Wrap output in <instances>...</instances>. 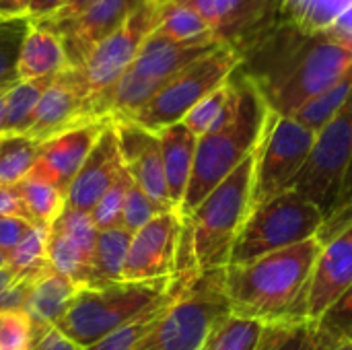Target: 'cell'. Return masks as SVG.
Here are the masks:
<instances>
[{
	"label": "cell",
	"mask_w": 352,
	"mask_h": 350,
	"mask_svg": "<svg viewBox=\"0 0 352 350\" xmlns=\"http://www.w3.org/2000/svg\"><path fill=\"white\" fill-rule=\"evenodd\" d=\"M320 252L322 241L316 237L248 264L227 266L223 291L231 314L264 326L307 322L305 299Z\"/></svg>",
	"instance_id": "cell-1"
},
{
	"label": "cell",
	"mask_w": 352,
	"mask_h": 350,
	"mask_svg": "<svg viewBox=\"0 0 352 350\" xmlns=\"http://www.w3.org/2000/svg\"><path fill=\"white\" fill-rule=\"evenodd\" d=\"M256 151L184 217L177 272L198 276L229 266L237 235L254 208Z\"/></svg>",
	"instance_id": "cell-2"
},
{
	"label": "cell",
	"mask_w": 352,
	"mask_h": 350,
	"mask_svg": "<svg viewBox=\"0 0 352 350\" xmlns=\"http://www.w3.org/2000/svg\"><path fill=\"white\" fill-rule=\"evenodd\" d=\"M241 101L235 118L204 136L198 138L196 159L190 177L186 198L179 215L188 217L227 175H231L262 142L268 122L272 118L258 87L241 74Z\"/></svg>",
	"instance_id": "cell-3"
},
{
	"label": "cell",
	"mask_w": 352,
	"mask_h": 350,
	"mask_svg": "<svg viewBox=\"0 0 352 350\" xmlns=\"http://www.w3.org/2000/svg\"><path fill=\"white\" fill-rule=\"evenodd\" d=\"M179 278L182 274L161 281H122L101 289H80L70 309L56 324V328L82 349H89L140 311L169 295Z\"/></svg>",
	"instance_id": "cell-4"
},
{
	"label": "cell",
	"mask_w": 352,
	"mask_h": 350,
	"mask_svg": "<svg viewBox=\"0 0 352 350\" xmlns=\"http://www.w3.org/2000/svg\"><path fill=\"white\" fill-rule=\"evenodd\" d=\"M324 219V210L316 202L293 190L256 204L237 235L229 266L248 264L272 252L316 239Z\"/></svg>",
	"instance_id": "cell-5"
},
{
	"label": "cell",
	"mask_w": 352,
	"mask_h": 350,
	"mask_svg": "<svg viewBox=\"0 0 352 350\" xmlns=\"http://www.w3.org/2000/svg\"><path fill=\"white\" fill-rule=\"evenodd\" d=\"M223 272L194 276L161 322L134 350H202L208 334L231 309L223 291Z\"/></svg>",
	"instance_id": "cell-6"
},
{
	"label": "cell",
	"mask_w": 352,
	"mask_h": 350,
	"mask_svg": "<svg viewBox=\"0 0 352 350\" xmlns=\"http://www.w3.org/2000/svg\"><path fill=\"white\" fill-rule=\"evenodd\" d=\"M239 66L241 56L225 43L219 45L169 78L163 89L130 118V122L155 134L167 126L179 124L198 101L225 85Z\"/></svg>",
	"instance_id": "cell-7"
},
{
	"label": "cell",
	"mask_w": 352,
	"mask_h": 350,
	"mask_svg": "<svg viewBox=\"0 0 352 350\" xmlns=\"http://www.w3.org/2000/svg\"><path fill=\"white\" fill-rule=\"evenodd\" d=\"M314 142V130L305 128L295 118L276 116L272 111L266 134L256 151L254 206L293 190Z\"/></svg>",
	"instance_id": "cell-8"
},
{
	"label": "cell",
	"mask_w": 352,
	"mask_h": 350,
	"mask_svg": "<svg viewBox=\"0 0 352 350\" xmlns=\"http://www.w3.org/2000/svg\"><path fill=\"white\" fill-rule=\"evenodd\" d=\"M352 159V99L344 109L316 132L309 159L293 184V192L316 202L328 217L340 196Z\"/></svg>",
	"instance_id": "cell-9"
},
{
	"label": "cell",
	"mask_w": 352,
	"mask_h": 350,
	"mask_svg": "<svg viewBox=\"0 0 352 350\" xmlns=\"http://www.w3.org/2000/svg\"><path fill=\"white\" fill-rule=\"evenodd\" d=\"M157 12H159V0H144L128 17V21L109 37H105L101 43H97L91 50V54L85 58V62L78 66L91 93L95 118H99L97 116L99 103L122 78V74L130 68L144 39L155 31Z\"/></svg>",
	"instance_id": "cell-10"
},
{
	"label": "cell",
	"mask_w": 352,
	"mask_h": 350,
	"mask_svg": "<svg viewBox=\"0 0 352 350\" xmlns=\"http://www.w3.org/2000/svg\"><path fill=\"white\" fill-rule=\"evenodd\" d=\"M184 219L177 210H167L132 235L124 281L146 283L177 274Z\"/></svg>",
	"instance_id": "cell-11"
},
{
	"label": "cell",
	"mask_w": 352,
	"mask_h": 350,
	"mask_svg": "<svg viewBox=\"0 0 352 350\" xmlns=\"http://www.w3.org/2000/svg\"><path fill=\"white\" fill-rule=\"evenodd\" d=\"M87 120H95L87 80L80 68L68 66L56 74L43 91L27 136L45 142Z\"/></svg>",
	"instance_id": "cell-12"
},
{
	"label": "cell",
	"mask_w": 352,
	"mask_h": 350,
	"mask_svg": "<svg viewBox=\"0 0 352 350\" xmlns=\"http://www.w3.org/2000/svg\"><path fill=\"white\" fill-rule=\"evenodd\" d=\"M97 233L99 229L95 227L91 212L72 208H64L47 229L50 266L80 289L87 287Z\"/></svg>",
	"instance_id": "cell-13"
},
{
	"label": "cell",
	"mask_w": 352,
	"mask_h": 350,
	"mask_svg": "<svg viewBox=\"0 0 352 350\" xmlns=\"http://www.w3.org/2000/svg\"><path fill=\"white\" fill-rule=\"evenodd\" d=\"M144 0H95L82 14L64 23H43L52 27L64 43L68 64L78 68L91 50L118 31Z\"/></svg>",
	"instance_id": "cell-14"
},
{
	"label": "cell",
	"mask_w": 352,
	"mask_h": 350,
	"mask_svg": "<svg viewBox=\"0 0 352 350\" xmlns=\"http://www.w3.org/2000/svg\"><path fill=\"white\" fill-rule=\"evenodd\" d=\"M352 285V225L322 243L307 299L305 320L318 322L320 316Z\"/></svg>",
	"instance_id": "cell-15"
},
{
	"label": "cell",
	"mask_w": 352,
	"mask_h": 350,
	"mask_svg": "<svg viewBox=\"0 0 352 350\" xmlns=\"http://www.w3.org/2000/svg\"><path fill=\"white\" fill-rule=\"evenodd\" d=\"M113 126L118 132L124 167L132 175L134 184L144 194H148L155 202L173 208L169 202L165 167H163L161 144L157 134L130 120H118L113 122Z\"/></svg>",
	"instance_id": "cell-16"
},
{
	"label": "cell",
	"mask_w": 352,
	"mask_h": 350,
	"mask_svg": "<svg viewBox=\"0 0 352 350\" xmlns=\"http://www.w3.org/2000/svg\"><path fill=\"white\" fill-rule=\"evenodd\" d=\"M124 169L120 140L113 122L105 126L87 161L78 169L66 192V208L91 212L99 198L107 192V188L116 182L120 171Z\"/></svg>",
	"instance_id": "cell-17"
},
{
	"label": "cell",
	"mask_w": 352,
	"mask_h": 350,
	"mask_svg": "<svg viewBox=\"0 0 352 350\" xmlns=\"http://www.w3.org/2000/svg\"><path fill=\"white\" fill-rule=\"evenodd\" d=\"M113 122L109 118H95L87 120L74 128L64 130L62 134L52 136L50 140L41 142L39 149V165L50 173V177L60 186L66 194L72 179L76 177L78 169L87 161L89 153L93 151L95 142L99 140L105 126Z\"/></svg>",
	"instance_id": "cell-18"
},
{
	"label": "cell",
	"mask_w": 352,
	"mask_h": 350,
	"mask_svg": "<svg viewBox=\"0 0 352 350\" xmlns=\"http://www.w3.org/2000/svg\"><path fill=\"white\" fill-rule=\"evenodd\" d=\"M157 138L161 144V157H163V167H165L169 202L179 212L182 202H184L186 192H188V186H190L192 169H194L198 136L192 134L179 122V124H173V126L159 130Z\"/></svg>",
	"instance_id": "cell-19"
},
{
	"label": "cell",
	"mask_w": 352,
	"mask_h": 350,
	"mask_svg": "<svg viewBox=\"0 0 352 350\" xmlns=\"http://www.w3.org/2000/svg\"><path fill=\"white\" fill-rule=\"evenodd\" d=\"M62 37L43 23H31L19 54L16 74L19 80H37L56 76L68 68Z\"/></svg>",
	"instance_id": "cell-20"
},
{
	"label": "cell",
	"mask_w": 352,
	"mask_h": 350,
	"mask_svg": "<svg viewBox=\"0 0 352 350\" xmlns=\"http://www.w3.org/2000/svg\"><path fill=\"white\" fill-rule=\"evenodd\" d=\"M78 291H80L78 285H74L70 278L50 268L33 283L23 311L29 316L33 328L56 326L70 309Z\"/></svg>",
	"instance_id": "cell-21"
},
{
	"label": "cell",
	"mask_w": 352,
	"mask_h": 350,
	"mask_svg": "<svg viewBox=\"0 0 352 350\" xmlns=\"http://www.w3.org/2000/svg\"><path fill=\"white\" fill-rule=\"evenodd\" d=\"M14 190L29 219L39 227L50 229L66 208V194L39 163H35V167L14 186Z\"/></svg>",
	"instance_id": "cell-22"
},
{
	"label": "cell",
	"mask_w": 352,
	"mask_h": 350,
	"mask_svg": "<svg viewBox=\"0 0 352 350\" xmlns=\"http://www.w3.org/2000/svg\"><path fill=\"white\" fill-rule=\"evenodd\" d=\"M130 241H132V233L122 225L97 233L85 289H101L124 281V264H126Z\"/></svg>",
	"instance_id": "cell-23"
},
{
	"label": "cell",
	"mask_w": 352,
	"mask_h": 350,
	"mask_svg": "<svg viewBox=\"0 0 352 350\" xmlns=\"http://www.w3.org/2000/svg\"><path fill=\"white\" fill-rule=\"evenodd\" d=\"M239 101H241V87H239V78H235L233 74L225 85L208 93L202 101H198L182 120V124L200 138L208 132L227 126L235 118L239 109Z\"/></svg>",
	"instance_id": "cell-24"
},
{
	"label": "cell",
	"mask_w": 352,
	"mask_h": 350,
	"mask_svg": "<svg viewBox=\"0 0 352 350\" xmlns=\"http://www.w3.org/2000/svg\"><path fill=\"white\" fill-rule=\"evenodd\" d=\"M182 274L179 283L175 285V289L165 295L161 301H157L155 305L146 307L144 311H140L138 316H134L132 320H128L126 324H122L120 328H116L113 332H109L107 336H103L99 342H95L93 347L85 350H134L151 332L153 328L161 322V318L165 316L167 307L175 301V297L184 291V287L196 276V274H188V272H177Z\"/></svg>",
	"instance_id": "cell-25"
},
{
	"label": "cell",
	"mask_w": 352,
	"mask_h": 350,
	"mask_svg": "<svg viewBox=\"0 0 352 350\" xmlns=\"http://www.w3.org/2000/svg\"><path fill=\"white\" fill-rule=\"evenodd\" d=\"M155 33L165 35L179 43L217 39L202 12L194 4L184 0H159Z\"/></svg>",
	"instance_id": "cell-26"
},
{
	"label": "cell",
	"mask_w": 352,
	"mask_h": 350,
	"mask_svg": "<svg viewBox=\"0 0 352 350\" xmlns=\"http://www.w3.org/2000/svg\"><path fill=\"white\" fill-rule=\"evenodd\" d=\"M41 142L27 134L0 136V186L14 188L39 161Z\"/></svg>",
	"instance_id": "cell-27"
},
{
	"label": "cell",
	"mask_w": 352,
	"mask_h": 350,
	"mask_svg": "<svg viewBox=\"0 0 352 350\" xmlns=\"http://www.w3.org/2000/svg\"><path fill=\"white\" fill-rule=\"evenodd\" d=\"M54 76L37 80H19L6 91V128L4 134H27L39 99Z\"/></svg>",
	"instance_id": "cell-28"
},
{
	"label": "cell",
	"mask_w": 352,
	"mask_h": 350,
	"mask_svg": "<svg viewBox=\"0 0 352 350\" xmlns=\"http://www.w3.org/2000/svg\"><path fill=\"white\" fill-rule=\"evenodd\" d=\"M266 326L258 320L227 314L219 320L202 350H258Z\"/></svg>",
	"instance_id": "cell-29"
},
{
	"label": "cell",
	"mask_w": 352,
	"mask_h": 350,
	"mask_svg": "<svg viewBox=\"0 0 352 350\" xmlns=\"http://www.w3.org/2000/svg\"><path fill=\"white\" fill-rule=\"evenodd\" d=\"M352 99V70L349 74H344L336 85H332L328 91H324L322 95L314 97L311 101H307L303 107H299L295 111L297 122H301L305 128L320 132L326 124H330L342 109L344 105Z\"/></svg>",
	"instance_id": "cell-30"
},
{
	"label": "cell",
	"mask_w": 352,
	"mask_h": 350,
	"mask_svg": "<svg viewBox=\"0 0 352 350\" xmlns=\"http://www.w3.org/2000/svg\"><path fill=\"white\" fill-rule=\"evenodd\" d=\"M285 4L291 23L305 35H318L332 31L352 0H285Z\"/></svg>",
	"instance_id": "cell-31"
},
{
	"label": "cell",
	"mask_w": 352,
	"mask_h": 350,
	"mask_svg": "<svg viewBox=\"0 0 352 350\" xmlns=\"http://www.w3.org/2000/svg\"><path fill=\"white\" fill-rule=\"evenodd\" d=\"M6 264L10 270L16 272V276H41L47 272L50 260H47V229L35 227V231L23 239L14 250L6 254Z\"/></svg>",
	"instance_id": "cell-32"
},
{
	"label": "cell",
	"mask_w": 352,
	"mask_h": 350,
	"mask_svg": "<svg viewBox=\"0 0 352 350\" xmlns=\"http://www.w3.org/2000/svg\"><path fill=\"white\" fill-rule=\"evenodd\" d=\"M31 27L29 17H0V83H16V64L23 39Z\"/></svg>",
	"instance_id": "cell-33"
},
{
	"label": "cell",
	"mask_w": 352,
	"mask_h": 350,
	"mask_svg": "<svg viewBox=\"0 0 352 350\" xmlns=\"http://www.w3.org/2000/svg\"><path fill=\"white\" fill-rule=\"evenodd\" d=\"M318 334L316 324L297 322V324H276L266 326L258 350H316Z\"/></svg>",
	"instance_id": "cell-34"
},
{
	"label": "cell",
	"mask_w": 352,
	"mask_h": 350,
	"mask_svg": "<svg viewBox=\"0 0 352 350\" xmlns=\"http://www.w3.org/2000/svg\"><path fill=\"white\" fill-rule=\"evenodd\" d=\"M314 324L320 340L352 342V285Z\"/></svg>",
	"instance_id": "cell-35"
},
{
	"label": "cell",
	"mask_w": 352,
	"mask_h": 350,
	"mask_svg": "<svg viewBox=\"0 0 352 350\" xmlns=\"http://www.w3.org/2000/svg\"><path fill=\"white\" fill-rule=\"evenodd\" d=\"M132 184H134V179L128 173V169L124 167L120 171V175L116 177V182L107 188V192L93 206L91 219H93V223H95V227L99 231L120 225L122 210H124V202H126V196H128V190H130Z\"/></svg>",
	"instance_id": "cell-36"
},
{
	"label": "cell",
	"mask_w": 352,
	"mask_h": 350,
	"mask_svg": "<svg viewBox=\"0 0 352 350\" xmlns=\"http://www.w3.org/2000/svg\"><path fill=\"white\" fill-rule=\"evenodd\" d=\"M167 210H173V208H167L159 202H155L148 194H144L136 184L130 186L128 190V196H126V202H124V210H122V221L120 225L124 229H128L132 235L142 229L146 223H151L155 217L167 212Z\"/></svg>",
	"instance_id": "cell-37"
},
{
	"label": "cell",
	"mask_w": 352,
	"mask_h": 350,
	"mask_svg": "<svg viewBox=\"0 0 352 350\" xmlns=\"http://www.w3.org/2000/svg\"><path fill=\"white\" fill-rule=\"evenodd\" d=\"M33 324L23 309L0 311V350H31Z\"/></svg>",
	"instance_id": "cell-38"
},
{
	"label": "cell",
	"mask_w": 352,
	"mask_h": 350,
	"mask_svg": "<svg viewBox=\"0 0 352 350\" xmlns=\"http://www.w3.org/2000/svg\"><path fill=\"white\" fill-rule=\"evenodd\" d=\"M35 227L39 225L25 217H0V250L8 254L23 239H27L35 231Z\"/></svg>",
	"instance_id": "cell-39"
},
{
	"label": "cell",
	"mask_w": 352,
	"mask_h": 350,
	"mask_svg": "<svg viewBox=\"0 0 352 350\" xmlns=\"http://www.w3.org/2000/svg\"><path fill=\"white\" fill-rule=\"evenodd\" d=\"M31 350H85L76 344L72 338H68L64 332H60L56 326H37L33 328V342Z\"/></svg>",
	"instance_id": "cell-40"
},
{
	"label": "cell",
	"mask_w": 352,
	"mask_h": 350,
	"mask_svg": "<svg viewBox=\"0 0 352 350\" xmlns=\"http://www.w3.org/2000/svg\"><path fill=\"white\" fill-rule=\"evenodd\" d=\"M0 217H25L29 219L14 188L0 186Z\"/></svg>",
	"instance_id": "cell-41"
},
{
	"label": "cell",
	"mask_w": 352,
	"mask_h": 350,
	"mask_svg": "<svg viewBox=\"0 0 352 350\" xmlns=\"http://www.w3.org/2000/svg\"><path fill=\"white\" fill-rule=\"evenodd\" d=\"M66 0H33L31 6H29V21L31 23H39V21H47L52 19L62 6H64Z\"/></svg>",
	"instance_id": "cell-42"
},
{
	"label": "cell",
	"mask_w": 352,
	"mask_h": 350,
	"mask_svg": "<svg viewBox=\"0 0 352 350\" xmlns=\"http://www.w3.org/2000/svg\"><path fill=\"white\" fill-rule=\"evenodd\" d=\"M95 0H66L64 6L47 21H39V23H64L70 19H76L78 14H82Z\"/></svg>",
	"instance_id": "cell-43"
},
{
	"label": "cell",
	"mask_w": 352,
	"mask_h": 350,
	"mask_svg": "<svg viewBox=\"0 0 352 350\" xmlns=\"http://www.w3.org/2000/svg\"><path fill=\"white\" fill-rule=\"evenodd\" d=\"M33 0H0V17H27Z\"/></svg>",
	"instance_id": "cell-44"
},
{
	"label": "cell",
	"mask_w": 352,
	"mask_h": 350,
	"mask_svg": "<svg viewBox=\"0 0 352 350\" xmlns=\"http://www.w3.org/2000/svg\"><path fill=\"white\" fill-rule=\"evenodd\" d=\"M352 198V159H351V165H349V171H346V177H344V184H342V190H340V196H338V202H336V206H340V204H344L346 200H351ZM334 206V208H336Z\"/></svg>",
	"instance_id": "cell-45"
},
{
	"label": "cell",
	"mask_w": 352,
	"mask_h": 350,
	"mask_svg": "<svg viewBox=\"0 0 352 350\" xmlns=\"http://www.w3.org/2000/svg\"><path fill=\"white\" fill-rule=\"evenodd\" d=\"M316 350H352V342H326L318 338Z\"/></svg>",
	"instance_id": "cell-46"
},
{
	"label": "cell",
	"mask_w": 352,
	"mask_h": 350,
	"mask_svg": "<svg viewBox=\"0 0 352 350\" xmlns=\"http://www.w3.org/2000/svg\"><path fill=\"white\" fill-rule=\"evenodd\" d=\"M14 278H16V272H14V270H10V268H2V270H0V293H2V291H4L12 281H14Z\"/></svg>",
	"instance_id": "cell-47"
},
{
	"label": "cell",
	"mask_w": 352,
	"mask_h": 350,
	"mask_svg": "<svg viewBox=\"0 0 352 350\" xmlns=\"http://www.w3.org/2000/svg\"><path fill=\"white\" fill-rule=\"evenodd\" d=\"M6 128V91L0 93V136H4Z\"/></svg>",
	"instance_id": "cell-48"
},
{
	"label": "cell",
	"mask_w": 352,
	"mask_h": 350,
	"mask_svg": "<svg viewBox=\"0 0 352 350\" xmlns=\"http://www.w3.org/2000/svg\"><path fill=\"white\" fill-rule=\"evenodd\" d=\"M2 268H8V264H6V254L0 250V270H2Z\"/></svg>",
	"instance_id": "cell-49"
},
{
	"label": "cell",
	"mask_w": 352,
	"mask_h": 350,
	"mask_svg": "<svg viewBox=\"0 0 352 350\" xmlns=\"http://www.w3.org/2000/svg\"><path fill=\"white\" fill-rule=\"evenodd\" d=\"M19 83V80H16ZM14 83H0V93H4V91H8L10 87H12Z\"/></svg>",
	"instance_id": "cell-50"
}]
</instances>
